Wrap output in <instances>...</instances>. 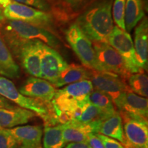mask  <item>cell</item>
Instances as JSON below:
<instances>
[{
	"label": "cell",
	"instance_id": "cell-27",
	"mask_svg": "<svg viewBox=\"0 0 148 148\" xmlns=\"http://www.w3.org/2000/svg\"><path fill=\"white\" fill-rule=\"evenodd\" d=\"M125 0H114L112 8L114 21L116 24V26L123 30H125Z\"/></svg>",
	"mask_w": 148,
	"mask_h": 148
},
{
	"label": "cell",
	"instance_id": "cell-29",
	"mask_svg": "<svg viewBox=\"0 0 148 148\" xmlns=\"http://www.w3.org/2000/svg\"><path fill=\"white\" fill-rule=\"evenodd\" d=\"M14 2L22 3L29 6H32L33 8H35L38 10L45 11H49L50 9L49 5L48 4L46 0H11Z\"/></svg>",
	"mask_w": 148,
	"mask_h": 148
},
{
	"label": "cell",
	"instance_id": "cell-25",
	"mask_svg": "<svg viewBox=\"0 0 148 148\" xmlns=\"http://www.w3.org/2000/svg\"><path fill=\"white\" fill-rule=\"evenodd\" d=\"M89 101L103 112L110 115L116 112L114 109L113 101L108 95L97 90H93L90 92L88 97Z\"/></svg>",
	"mask_w": 148,
	"mask_h": 148
},
{
	"label": "cell",
	"instance_id": "cell-1",
	"mask_svg": "<svg viewBox=\"0 0 148 148\" xmlns=\"http://www.w3.org/2000/svg\"><path fill=\"white\" fill-rule=\"evenodd\" d=\"M1 37L14 54L23 42L38 40L52 48L58 47L60 41L43 27L27 22L8 20L0 25Z\"/></svg>",
	"mask_w": 148,
	"mask_h": 148
},
{
	"label": "cell",
	"instance_id": "cell-20",
	"mask_svg": "<svg viewBox=\"0 0 148 148\" xmlns=\"http://www.w3.org/2000/svg\"><path fill=\"white\" fill-rule=\"evenodd\" d=\"M98 134L114 138L125 145L124 133L123 128V121L119 112H116L101 121Z\"/></svg>",
	"mask_w": 148,
	"mask_h": 148
},
{
	"label": "cell",
	"instance_id": "cell-13",
	"mask_svg": "<svg viewBox=\"0 0 148 148\" xmlns=\"http://www.w3.org/2000/svg\"><path fill=\"white\" fill-rule=\"evenodd\" d=\"M23 95L51 104L56 93V88L52 84L40 77H30L26 79L19 88Z\"/></svg>",
	"mask_w": 148,
	"mask_h": 148
},
{
	"label": "cell",
	"instance_id": "cell-31",
	"mask_svg": "<svg viewBox=\"0 0 148 148\" xmlns=\"http://www.w3.org/2000/svg\"><path fill=\"white\" fill-rule=\"evenodd\" d=\"M87 143L91 148H104L102 142L94 133H90L88 135Z\"/></svg>",
	"mask_w": 148,
	"mask_h": 148
},
{
	"label": "cell",
	"instance_id": "cell-18",
	"mask_svg": "<svg viewBox=\"0 0 148 148\" xmlns=\"http://www.w3.org/2000/svg\"><path fill=\"white\" fill-rule=\"evenodd\" d=\"M134 47L138 66L142 70H147L148 58V22L147 17H143L141 22L135 29Z\"/></svg>",
	"mask_w": 148,
	"mask_h": 148
},
{
	"label": "cell",
	"instance_id": "cell-2",
	"mask_svg": "<svg viewBox=\"0 0 148 148\" xmlns=\"http://www.w3.org/2000/svg\"><path fill=\"white\" fill-rule=\"evenodd\" d=\"M83 33L95 42H108L113 29L112 0H103L86 10L77 20Z\"/></svg>",
	"mask_w": 148,
	"mask_h": 148
},
{
	"label": "cell",
	"instance_id": "cell-33",
	"mask_svg": "<svg viewBox=\"0 0 148 148\" xmlns=\"http://www.w3.org/2000/svg\"><path fill=\"white\" fill-rule=\"evenodd\" d=\"M12 105L9 102V101L7 99H5L1 95H0V108H5V107L11 106Z\"/></svg>",
	"mask_w": 148,
	"mask_h": 148
},
{
	"label": "cell",
	"instance_id": "cell-24",
	"mask_svg": "<svg viewBox=\"0 0 148 148\" xmlns=\"http://www.w3.org/2000/svg\"><path fill=\"white\" fill-rule=\"evenodd\" d=\"M110 116V114L103 112L101 109L97 108L88 101L83 108L80 116L76 121L86 123H92V122H101Z\"/></svg>",
	"mask_w": 148,
	"mask_h": 148
},
{
	"label": "cell",
	"instance_id": "cell-23",
	"mask_svg": "<svg viewBox=\"0 0 148 148\" xmlns=\"http://www.w3.org/2000/svg\"><path fill=\"white\" fill-rule=\"evenodd\" d=\"M65 144L62 124L45 126L44 130L43 148H63Z\"/></svg>",
	"mask_w": 148,
	"mask_h": 148
},
{
	"label": "cell",
	"instance_id": "cell-5",
	"mask_svg": "<svg viewBox=\"0 0 148 148\" xmlns=\"http://www.w3.org/2000/svg\"><path fill=\"white\" fill-rule=\"evenodd\" d=\"M66 38L85 67L92 71H104L98 62L91 40L83 33L76 23L70 25L66 30Z\"/></svg>",
	"mask_w": 148,
	"mask_h": 148
},
{
	"label": "cell",
	"instance_id": "cell-37",
	"mask_svg": "<svg viewBox=\"0 0 148 148\" xmlns=\"http://www.w3.org/2000/svg\"><path fill=\"white\" fill-rule=\"evenodd\" d=\"M18 148H31V147H25V146H23V145H20L19 147Z\"/></svg>",
	"mask_w": 148,
	"mask_h": 148
},
{
	"label": "cell",
	"instance_id": "cell-30",
	"mask_svg": "<svg viewBox=\"0 0 148 148\" xmlns=\"http://www.w3.org/2000/svg\"><path fill=\"white\" fill-rule=\"evenodd\" d=\"M102 142L104 148H126L118 140L101 134H96Z\"/></svg>",
	"mask_w": 148,
	"mask_h": 148
},
{
	"label": "cell",
	"instance_id": "cell-32",
	"mask_svg": "<svg viewBox=\"0 0 148 148\" xmlns=\"http://www.w3.org/2000/svg\"><path fill=\"white\" fill-rule=\"evenodd\" d=\"M65 148H91L87 142H76L70 143Z\"/></svg>",
	"mask_w": 148,
	"mask_h": 148
},
{
	"label": "cell",
	"instance_id": "cell-10",
	"mask_svg": "<svg viewBox=\"0 0 148 148\" xmlns=\"http://www.w3.org/2000/svg\"><path fill=\"white\" fill-rule=\"evenodd\" d=\"M90 80L95 90L104 92L111 98L112 101L123 92L130 88L123 78L114 73L106 71H90Z\"/></svg>",
	"mask_w": 148,
	"mask_h": 148
},
{
	"label": "cell",
	"instance_id": "cell-34",
	"mask_svg": "<svg viewBox=\"0 0 148 148\" xmlns=\"http://www.w3.org/2000/svg\"><path fill=\"white\" fill-rule=\"evenodd\" d=\"M65 1L70 5H73V6H79V5H82L83 3H84L86 0H65Z\"/></svg>",
	"mask_w": 148,
	"mask_h": 148
},
{
	"label": "cell",
	"instance_id": "cell-6",
	"mask_svg": "<svg viewBox=\"0 0 148 148\" xmlns=\"http://www.w3.org/2000/svg\"><path fill=\"white\" fill-rule=\"evenodd\" d=\"M123 121L125 147L126 148H148L147 118L124 112H119Z\"/></svg>",
	"mask_w": 148,
	"mask_h": 148
},
{
	"label": "cell",
	"instance_id": "cell-19",
	"mask_svg": "<svg viewBox=\"0 0 148 148\" xmlns=\"http://www.w3.org/2000/svg\"><path fill=\"white\" fill-rule=\"evenodd\" d=\"M90 71L85 66L76 64H68L59 75L53 86L60 88L66 84H72L84 79H90Z\"/></svg>",
	"mask_w": 148,
	"mask_h": 148
},
{
	"label": "cell",
	"instance_id": "cell-3",
	"mask_svg": "<svg viewBox=\"0 0 148 148\" xmlns=\"http://www.w3.org/2000/svg\"><path fill=\"white\" fill-rule=\"evenodd\" d=\"M92 90L91 81L84 79L56 90L51 101L56 123L64 124L69 121V114L82 103L88 100Z\"/></svg>",
	"mask_w": 148,
	"mask_h": 148
},
{
	"label": "cell",
	"instance_id": "cell-26",
	"mask_svg": "<svg viewBox=\"0 0 148 148\" xmlns=\"http://www.w3.org/2000/svg\"><path fill=\"white\" fill-rule=\"evenodd\" d=\"M129 87L133 92L143 97L148 95V78L143 72L132 73L128 77Z\"/></svg>",
	"mask_w": 148,
	"mask_h": 148
},
{
	"label": "cell",
	"instance_id": "cell-14",
	"mask_svg": "<svg viewBox=\"0 0 148 148\" xmlns=\"http://www.w3.org/2000/svg\"><path fill=\"white\" fill-rule=\"evenodd\" d=\"M113 103L119 109V112L147 117V99L136 95L131 90L120 94L119 97L113 101Z\"/></svg>",
	"mask_w": 148,
	"mask_h": 148
},
{
	"label": "cell",
	"instance_id": "cell-7",
	"mask_svg": "<svg viewBox=\"0 0 148 148\" xmlns=\"http://www.w3.org/2000/svg\"><path fill=\"white\" fill-rule=\"evenodd\" d=\"M108 43L122 57L130 73L143 72L136 62L134 43L128 32L117 26L113 27L108 37Z\"/></svg>",
	"mask_w": 148,
	"mask_h": 148
},
{
	"label": "cell",
	"instance_id": "cell-28",
	"mask_svg": "<svg viewBox=\"0 0 148 148\" xmlns=\"http://www.w3.org/2000/svg\"><path fill=\"white\" fill-rule=\"evenodd\" d=\"M19 144L5 128L0 130V148H18Z\"/></svg>",
	"mask_w": 148,
	"mask_h": 148
},
{
	"label": "cell",
	"instance_id": "cell-8",
	"mask_svg": "<svg viewBox=\"0 0 148 148\" xmlns=\"http://www.w3.org/2000/svg\"><path fill=\"white\" fill-rule=\"evenodd\" d=\"M3 13L8 20L27 22L43 28L52 24L51 15L48 12L14 1L5 7Z\"/></svg>",
	"mask_w": 148,
	"mask_h": 148
},
{
	"label": "cell",
	"instance_id": "cell-22",
	"mask_svg": "<svg viewBox=\"0 0 148 148\" xmlns=\"http://www.w3.org/2000/svg\"><path fill=\"white\" fill-rule=\"evenodd\" d=\"M145 16L143 0H125V31L130 32Z\"/></svg>",
	"mask_w": 148,
	"mask_h": 148
},
{
	"label": "cell",
	"instance_id": "cell-21",
	"mask_svg": "<svg viewBox=\"0 0 148 148\" xmlns=\"http://www.w3.org/2000/svg\"><path fill=\"white\" fill-rule=\"evenodd\" d=\"M0 74L8 78H18L20 76L19 66L0 35Z\"/></svg>",
	"mask_w": 148,
	"mask_h": 148
},
{
	"label": "cell",
	"instance_id": "cell-11",
	"mask_svg": "<svg viewBox=\"0 0 148 148\" xmlns=\"http://www.w3.org/2000/svg\"><path fill=\"white\" fill-rule=\"evenodd\" d=\"M67 66V62L58 51L45 43L42 44L40 58V78L53 84L61 72Z\"/></svg>",
	"mask_w": 148,
	"mask_h": 148
},
{
	"label": "cell",
	"instance_id": "cell-9",
	"mask_svg": "<svg viewBox=\"0 0 148 148\" xmlns=\"http://www.w3.org/2000/svg\"><path fill=\"white\" fill-rule=\"evenodd\" d=\"M96 56L103 71L114 73L121 78L129 77L131 73L119 53L108 42H95L93 45Z\"/></svg>",
	"mask_w": 148,
	"mask_h": 148
},
{
	"label": "cell",
	"instance_id": "cell-17",
	"mask_svg": "<svg viewBox=\"0 0 148 148\" xmlns=\"http://www.w3.org/2000/svg\"><path fill=\"white\" fill-rule=\"evenodd\" d=\"M19 144L31 148H42L41 138L42 130L38 125H23L7 129Z\"/></svg>",
	"mask_w": 148,
	"mask_h": 148
},
{
	"label": "cell",
	"instance_id": "cell-16",
	"mask_svg": "<svg viewBox=\"0 0 148 148\" xmlns=\"http://www.w3.org/2000/svg\"><path fill=\"white\" fill-rule=\"evenodd\" d=\"M36 114L32 111L19 106H11L0 108V127H12L26 124Z\"/></svg>",
	"mask_w": 148,
	"mask_h": 148
},
{
	"label": "cell",
	"instance_id": "cell-12",
	"mask_svg": "<svg viewBox=\"0 0 148 148\" xmlns=\"http://www.w3.org/2000/svg\"><path fill=\"white\" fill-rule=\"evenodd\" d=\"M42 44L43 42L38 40L23 42L15 53L25 71L33 77L40 78L41 77L40 58Z\"/></svg>",
	"mask_w": 148,
	"mask_h": 148
},
{
	"label": "cell",
	"instance_id": "cell-15",
	"mask_svg": "<svg viewBox=\"0 0 148 148\" xmlns=\"http://www.w3.org/2000/svg\"><path fill=\"white\" fill-rule=\"evenodd\" d=\"M101 122L82 123L77 121H69L62 125V134L65 143L87 142L90 133L97 134Z\"/></svg>",
	"mask_w": 148,
	"mask_h": 148
},
{
	"label": "cell",
	"instance_id": "cell-4",
	"mask_svg": "<svg viewBox=\"0 0 148 148\" xmlns=\"http://www.w3.org/2000/svg\"><path fill=\"white\" fill-rule=\"evenodd\" d=\"M0 95L13 101L19 107L34 112L47 125L56 124L51 103L47 105L39 100L23 95L12 81L3 76H0Z\"/></svg>",
	"mask_w": 148,
	"mask_h": 148
},
{
	"label": "cell",
	"instance_id": "cell-35",
	"mask_svg": "<svg viewBox=\"0 0 148 148\" xmlns=\"http://www.w3.org/2000/svg\"><path fill=\"white\" fill-rule=\"evenodd\" d=\"M12 2L11 0H0V6L5 8L7 5Z\"/></svg>",
	"mask_w": 148,
	"mask_h": 148
},
{
	"label": "cell",
	"instance_id": "cell-38",
	"mask_svg": "<svg viewBox=\"0 0 148 148\" xmlns=\"http://www.w3.org/2000/svg\"><path fill=\"white\" fill-rule=\"evenodd\" d=\"M3 129V127H0V130H2Z\"/></svg>",
	"mask_w": 148,
	"mask_h": 148
},
{
	"label": "cell",
	"instance_id": "cell-36",
	"mask_svg": "<svg viewBox=\"0 0 148 148\" xmlns=\"http://www.w3.org/2000/svg\"><path fill=\"white\" fill-rule=\"evenodd\" d=\"M4 19V15H3V11L1 10V7L0 6V23H1Z\"/></svg>",
	"mask_w": 148,
	"mask_h": 148
}]
</instances>
